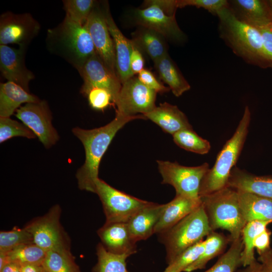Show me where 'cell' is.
I'll return each mask as SVG.
<instances>
[{
	"label": "cell",
	"mask_w": 272,
	"mask_h": 272,
	"mask_svg": "<svg viewBox=\"0 0 272 272\" xmlns=\"http://www.w3.org/2000/svg\"><path fill=\"white\" fill-rule=\"evenodd\" d=\"M138 119H146L143 115L125 117L115 114L111 122L102 127L91 129L73 128V133L82 142L85 152V162L76 175L79 189L95 193L102 158L118 131L127 123Z\"/></svg>",
	"instance_id": "6da1fadb"
},
{
	"label": "cell",
	"mask_w": 272,
	"mask_h": 272,
	"mask_svg": "<svg viewBox=\"0 0 272 272\" xmlns=\"http://www.w3.org/2000/svg\"><path fill=\"white\" fill-rule=\"evenodd\" d=\"M217 15L222 37L237 55L261 67H272L263 48L261 34L256 28L239 20L229 5Z\"/></svg>",
	"instance_id": "7a4b0ae2"
},
{
	"label": "cell",
	"mask_w": 272,
	"mask_h": 272,
	"mask_svg": "<svg viewBox=\"0 0 272 272\" xmlns=\"http://www.w3.org/2000/svg\"><path fill=\"white\" fill-rule=\"evenodd\" d=\"M250 120L251 113L246 106L234 133L219 153L213 167L209 168L203 176L199 188V197L227 187L231 172L246 141Z\"/></svg>",
	"instance_id": "3957f363"
},
{
	"label": "cell",
	"mask_w": 272,
	"mask_h": 272,
	"mask_svg": "<svg viewBox=\"0 0 272 272\" xmlns=\"http://www.w3.org/2000/svg\"><path fill=\"white\" fill-rule=\"evenodd\" d=\"M47 41L51 50L65 58L77 70L96 53L85 26L66 17L57 27L48 31Z\"/></svg>",
	"instance_id": "277c9868"
},
{
	"label": "cell",
	"mask_w": 272,
	"mask_h": 272,
	"mask_svg": "<svg viewBox=\"0 0 272 272\" xmlns=\"http://www.w3.org/2000/svg\"><path fill=\"white\" fill-rule=\"evenodd\" d=\"M199 198L212 231H227L232 241L241 237L247 222L239 206L237 190L227 186Z\"/></svg>",
	"instance_id": "5b68a950"
},
{
	"label": "cell",
	"mask_w": 272,
	"mask_h": 272,
	"mask_svg": "<svg viewBox=\"0 0 272 272\" xmlns=\"http://www.w3.org/2000/svg\"><path fill=\"white\" fill-rule=\"evenodd\" d=\"M212 231L201 205L191 213L168 230L158 235L159 241L165 247L167 264L182 252L203 240Z\"/></svg>",
	"instance_id": "8992f818"
},
{
	"label": "cell",
	"mask_w": 272,
	"mask_h": 272,
	"mask_svg": "<svg viewBox=\"0 0 272 272\" xmlns=\"http://www.w3.org/2000/svg\"><path fill=\"white\" fill-rule=\"evenodd\" d=\"M61 212L59 205H54L24 227L32 234L33 242L47 252L71 251L70 238L60 222Z\"/></svg>",
	"instance_id": "52a82bcc"
},
{
	"label": "cell",
	"mask_w": 272,
	"mask_h": 272,
	"mask_svg": "<svg viewBox=\"0 0 272 272\" xmlns=\"http://www.w3.org/2000/svg\"><path fill=\"white\" fill-rule=\"evenodd\" d=\"M95 193L102 203L107 223H127L135 214L153 202L119 190L99 178L96 183Z\"/></svg>",
	"instance_id": "ba28073f"
},
{
	"label": "cell",
	"mask_w": 272,
	"mask_h": 272,
	"mask_svg": "<svg viewBox=\"0 0 272 272\" xmlns=\"http://www.w3.org/2000/svg\"><path fill=\"white\" fill-rule=\"evenodd\" d=\"M157 163L162 178V184L172 186L175 190V195L199 199L200 183L210 168L207 163L192 167L169 161L159 160Z\"/></svg>",
	"instance_id": "9c48e42d"
},
{
	"label": "cell",
	"mask_w": 272,
	"mask_h": 272,
	"mask_svg": "<svg viewBox=\"0 0 272 272\" xmlns=\"http://www.w3.org/2000/svg\"><path fill=\"white\" fill-rule=\"evenodd\" d=\"M157 94L133 76L122 84L115 104V113L125 117L143 115L156 107Z\"/></svg>",
	"instance_id": "30bf717a"
},
{
	"label": "cell",
	"mask_w": 272,
	"mask_h": 272,
	"mask_svg": "<svg viewBox=\"0 0 272 272\" xmlns=\"http://www.w3.org/2000/svg\"><path fill=\"white\" fill-rule=\"evenodd\" d=\"M16 116L30 129L46 148L58 140L57 131L52 124V116L44 100L26 103L16 111Z\"/></svg>",
	"instance_id": "8fae6325"
},
{
	"label": "cell",
	"mask_w": 272,
	"mask_h": 272,
	"mask_svg": "<svg viewBox=\"0 0 272 272\" xmlns=\"http://www.w3.org/2000/svg\"><path fill=\"white\" fill-rule=\"evenodd\" d=\"M40 26L30 14L7 12L0 17V44L26 48L38 34Z\"/></svg>",
	"instance_id": "7c38bea8"
},
{
	"label": "cell",
	"mask_w": 272,
	"mask_h": 272,
	"mask_svg": "<svg viewBox=\"0 0 272 272\" xmlns=\"http://www.w3.org/2000/svg\"><path fill=\"white\" fill-rule=\"evenodd\" d=\"M145 2L144 8L134 11L136 24L152 29L173 41L180 42L184 39V34L177 23L175 15L168 14L151 0Z\"/></svg>",
	"instance_id": "4fadbf2b"
},
{
	"label": "cell",
	"mask_w": 272,
	"mask_h": 272,
	"mask_svg": "<svg viewBox=\"0 0 272 272\" xmlns=\"http://www.w3.org/2000/svg\"><path fill=\"white\" fill-rule=\"evenodd\" d=\"M84 26L91 35L97 54L117 75L114 42L107 26L103 7L101 8L96 3Z\"/></svg>",
	"instance_id": "5bb4252c"
},
{
	"label": "cell",
	"mask_w": 272,
	"mask_h": 272,
	"mask_svg": "<svg viewBox=\"0 0 272 272\" xmlns=\"http://www.w3.org/2000/svg\"><path fill=\"white\" fill-rule=\"evenodd\" d=\"M78 71L84 81L81 90L82 93L92 87L106 89L113 97L115 107L122 84L117 76L106 66L97 53L90 57Z\"/></svg>",
	"instance_id": "9a60e30c"
},
{
	"label": "cell",
	"mask_w": 272,
	"mask_h": 272,
	"mask_svg": "<svg viewBox=\"0 0 272 272\" xmlns=\"http://www.w3.org/2000/svg\"><path fill=\"white\" fill-rule=\"evenodd\" d=\"M25 49L0 45V70L8 81L15 83L29 92V83L34 78V75L25 65Z\"/></svg>",
	"instance_id": "2e32d148"
},
{
	"label": "cell",
	"mask_w": 272,
	"mask_h": 272,
	"mask_svg": "<svg viewBox=\"0 0 272 272\" xmlns=\"http://www.w3.org/2000/svg\"><path fill=\"white\" fill-rule=\"evenodd\" d=\"M101 243L109 252L118 254H133L137 242L132 238L127 223H107L97 231Z\"/></svg>",
	"instance_id": "e0dca14e"
},
{
	"label": "cell",
	"mask_w": 272,
	"mask_h": 272,
	"mask_svg": "<svg viewBox=\"0 0 272 272\" xmlns=\"http://www.w3.org/2000/svg\"><path fill=\"white\" fill-rule=\"evenodd\" d=\"M103 8L109 31L114 42L116 74L122 84L133 76L130 68L131 40L126 38L117 26L107 3L103 5Z\"/></svg>",
	"instance_id": "ac0fdd59"
},
{
	"label": "cell",
	"mask_w": 272,
	"mask_h": 272,
	"mask_svg": "<svg viewBox=\"0 0 272 272\" xmlns=\"http://www.w3.org/2000/svg\"><path fill=\"white\" fill-rule=\"evenodd\" d=\"M229 5L239 20L255 28L272 23V10L268 1L234 0Z\"/></svg>",
	"instance_id": "d6986e66"
},
{
	"label": "cell",
	"mask_w": 272,
	"mask_h": 272,
	"mask_svg": "<svg viewBox=\"0 0 272 272\" xmlns=\"http://www.w3.org/2000/svg\"><path fill=\"white\" fill-rule=\"evenodd\" d=\"M201 205L199 199L175 195L174 198L165 203L164 210L154 229V234L163 232L191 213Z\"/></svg>",
	"instance_id": "ffe728a7"
},
{
	"label": "cell",
	"mask_w": 272,
	"mask_h": 272,
	"mask_svg": "<svg viewBox=\"0 0 272 272\" xmlns=\"http://www.w3.org/2000/svg\"><path fill=\"white\" fill-rule=\"evenodd\" d=\"M143 115L172 135L182 129L192 128L185 114L177 106L167 102L160 103Z\"/></svg>",
	"instance_id": "44dd1931"
},
{
	"label": "cell",
	"mask_w": 272,
	"mask_h": 272,
	"mask_svg": "<svg viewBox=\"0 0 272 272\" xmlns=\"http://www.w3.org/2000/svg\"><path fill=\"white\" fill-rule=\"evenodd\" d=\"M227 186L272 199V177L270 176L256 175L234 167L231 172Z\"/></svg>",
	"instance_id": "7402d4cb"
},
{
	"label": "cell",
	"mask_w": 272,
	"mask_h": 272,
	"mask_svg": "<svg viewBox=\"0 0 272 272\" xmlns=\"http://www.w3.org/2000/svg\"><path fill=\"white\" fill-rule=\"evenodd\" d=\"M165 204L152 202L135 214L127 223L129 233L133 240H146L154 234V229Z\"/></svg>",
	"instance_id": "603a6c76"
},
{
	"label": "cell",
	"mask_w": 272,
	"mask_h": 272,
	"mask_svg": "<svg viewBox=\"0 0 272 272\" xmlns=\"http://www.w3.org/2000/svg\"><path fill=\"white\" fill-rule=\"evenodd\" d=\"M239 206L246 222L272 223V199L249 192L237 190Z\"/></svg>",
	"instance_id": "cb8c5ba5"
},
{
	"label": "cell",
	"mask_w": 272,
	"mask_h": 272,
	"mask_svg": "<svg viewBox=\"0 0 272 272\" xmlns=\"http://www.w3.org/2000/svg\"><path fill=\"white\" fill-rule=\"evenodd\" d=\"M40 100L19 85L7 81L0 85V117H10L23 103Z\"/></svg>",
	"instance_id": "d4e9b609"
},
{
	"label": "cell",
	"mask_w": 272,
	"mask_h": 272,
	"mask_svg": "<svg viewBox=\"0 0 272 272\" xmlns=\"http://www.w3.org/2000/svg\"><path fill=\"white\" fill-rule=\"evenodd\" d=\"M165 37L158 32L140 26L132 34V41L154 63L168 53Z\"/></svg>",
	"instance_id": "484cf974"
},
{
	"label": "cell",
	"mask_w": 272,
	"mask_h": 272,
	"mask_svg": "<svg viewBox=\"0 0 272 272\" xmlns=\"http://www.w3.org/2000/svg\"><path fill=\"white\" fill-rule=\"evenodd\" d=\"M160 79L168 85L176 97H179L190 89V86L184 78L168 53L154 63Z\"/></svg>",
	"instance_id": "4316f807"
},
{
	"label": "cell",
	"mask_w": 272,
	"mask_h": 272,
	"mask_svg": "<svg viewBox=\"0 0 272 272\" xmlns=\"http://www.w3.org/2000/svg\"><path fill=\"white\" fill-rule=\"evenodd\" d=\"M203 250L192 264L187 267L184 272H192L204 269L211 260L221 254L232 240L230 237L223 234L211 231L206 237Z\"/></svg>",
	"instance_id": "83f0119b"
},
{
	"label": "cell",
	"mask_w": 272,
	"mask_h": 272,
	"mask_svg": "<svg viewBox=\"0 0 272 272\" xmlns=\"http://www.w3.org/2000/svg\"><path fill=\"white\" fill-rule=\"evenodd\" d=\"M97 262L92 272H129L126 267V259L129 254H118L108 251L101 243L96 246Z\"/></svg>",
	"instance_id": "f1b7e54d"
},
{
	"label": "cell",
	"mask_w": 272,
	"mask_h": 272,
	"mask_svg": "<svg viewBox=\"0 0 272 272\" xmlns=\"http://www.w3.org/2000/svg\"><path fill=\"white\" fill-rule=\"evenodd\" d=\"M269 224L268 222L255 221L247 222L244 227L241 234L243 247L241 254V265L244 267L256 260L254 256V239Z\"/></svg>",
	"instance_id": "f546056e"
},
{
	"label": "cell",
	"mask_w": 272,
	"mask_h": 272,
	"mask_svg": "<svg viewBox=\"0 0 272 272\" xmlns=\"http://www.w3.org/2000/svg\"><path fill=\"white\" fill-rule=\"evenodd\" d=\"M243 245L241 237L232 241L229 248L217 262L203 272H236L241 265V254Z\"/></svg>",
	"instance_id": "4dcf8cb0"
},
{
	"label": "cell",
	"mask_w": 272,
	"mask_h": 272,
	"mask_svg": "<svg viewBox=\"0 0 272 272\" xmlns=\"http://www.w3.org/2000/svg\"><path fill=\"white\" fill-rule=\"evenodd\" d=\"M47 251L34 242L21 245L8 253L10 261L20 265L25 264L42 265Z\"/></svg>",
	"instance_id": "1f68e13d"
},
{
	"label": "cell",
	"mask_w": 272,
	"mask_h": 272,
	"mask_svg": "<svg viewBox=\"0 0 272 272\" xmlns=\"http://www.w3.org/2000/svg\"><path fill=\"white\" fill-rule=\"evenodd\" d=\"M42 265L47 272H81L71 251H48Z\"/></svg>",
	"instance_id": "d6a6232c"
},
{
	"label": "cell",
	"mask_w": 272,
	"mask_h": 272,
	"mask_svg": "<svg viewBox=\"0 0 272 272\" xmlns=\"http://www.w3.org/2000/svg\"><path fill=\"white\" fill-rule=\"evenodd\" d=\"M173 141L180 148L200 155L208 153L210 143L199 136L192 129H182L172 135Z\"/></svg>",
	"instance_id": "836d02e7"
},
{
	"label": "cell",
	"mask_w": 272,
	"mask_h": 272,
	"mask_svg": "<svg viewBox=\"0 0 272 272\" xmlns=\"http://www.w3.org/2000/svg\"><path fill=\"white\" fill-rule=\"evenodd\" d=\"M33 242L32 234L24 227H14L10 231L0 232V253L8 254L16 247Z\"/></svg>",
	"instance_id": "e575fe53"
},
{
	"label": "cell",
	"mask_w": 272,
	"mask_h": 272,
	"mask_svg": "<svg viewBox=\"0 0 272 272\" xmlns=\"http://www.w3.org/2000/svg\"><path fill=\"white\" fill-rule=\"evenodd\" d=\"M95 3L93 0L63 1L65 17L76 23L84 25Z\"/></svg>",
	"instance_id": "d590c367"
},
{
	"label": "cell",
	"mask_w": 272,
	"mask_h": 272,
	"mask_svg": "<svg viewBox=\"0 0 272 272\" xmlns=\"http://www.w3.org/2000/svg\"><path fill=\"white\" fill-rule=\"evenodd\" d=\"M205 241L202 240L187 248L179 254L163 272H184L202 253Z\"/></svg>",
	"instance_id": "8d00e7d4"
},
{
	"label": "cell",
	"mask_w": 272,
	"mask_h": 272,
	"mask_svg": "<svg viewBox=\"0 0 272 272\" xmlns=\"http://www.w3.org/2000/svg\"><path fill=\"white\" fill-rule=\"evenodd\" d=\"M15 137L34 139L36 136L24 123L10 117H0V143H2Z\"/></svg>",
	"instance_id": "74e56055"
},
{
	"label": "cell",
	"mask_w": 272,
	"mask_h": 272,
	"mask_svg": "<svg viewBox=\"0 0 272 272\" xmlns=\"http://www.w3.org/2000/svg\"><path fill=\"white\" fill-rule=\"evenodd\" d=\"M82 94L87 96L90 106L95 110L103 111L109 106L114 107L113 97L106 89L92 87Z\"/></svg>",
	"instance_id": "f35d334b"
},
{
	"label": "cell",
	"mask_w": 272,
	"mask_h": 272,
	"mask_svg": "<svg viewBox=\"0 0 272 272\" xmlns=\"http://www.w3.org/2000/svg\"><path fill=\"white\" fill-rule=\"evenodd\" d=\"M177 8L186 6H193L203 8L210 13L216 14L229 6V2L225 0H176Z\"/></svg>",
	"instance_id": "ab89813d"
},
{
	"label": "cell",
	"mask_w": 272,
	"mask_h": 272,
	"mask_svg": "<svg viewBox=\"0 0 272 272\" xmlns=\"http://www.w3.org/2000/svg\"><path fill=\"white\" fill-rule=\"evenodd\" d=\"M137 77L142 84L157 93L163 94L170 91L169 87L165 86L148 70L144 69L138 74Z\"/></svg>",
	"instance_id": "60d3db41"
},
{
	"label": "cell",
	"mask_w": 272,
	"mask_h": 272,
	"mask_svg": "<svg viewBox=\"0 0 272 272\" xmlns=\"http://www.w3.org/2000/svg\"><path fill=\"white\" fill-rule=\"evenodd\" d=\"M131 40L130 68L133 76L139 74L144 69L145 61L142 51L135 43Z\"/></svg>",
	"instance_id": "b9f144b4"
},
{
	"label": "cell",
	"mask_w": 272,
	"mask_h": 272,
	"mask_svg": "<svg viewBox=\"0 0 272 272\" xmlns=\"http://www.w3.org/2000/svg\"><path fill=\"white\" fill-rule=\"evenodd\" d=\"M259 255L258 260L252 263L255 272H272V248Z\"/></svg>",
	"instance_id": "7bdbcfd3"
},
{
	"label": "cell",
	"mask_w": 272,
	"mask_h": 272,
	"mask_svg": "<svg viewBox=\"0 0 272 272\" xmlns=\"http://www.w3.org/2000/svg\"><path fill=\"white\" fill-rule=\"evenodd\" d=\"M256 28L261 34L265 53L272 63V23Z\"/></svg>",
	"instance_id": "ee69618b"
},
{
	"label": "cell",
	"mask_w": 272,
	"mask_h": 272,
	"mask_svg": "<svg viewBox=\"0 0 272 272\" xmlns=\"http://www.w3.org/2000/svg\"><path fill=\"white\" fill-rule=\"evenodd\" d=\"M271 234L270 231L266 228L255 237L253 241V247L258 254L270 248Z\"/></svg>",
	"instance_id": "f6af8a7d"
},
{
	"label": "cell",
	"mask_w": 272,
	"mask_h": 272,
	"mask_svg": "<svg viewBox=\"0 0 272 272\" xmlns=\"http://www.w3.org/2000/svg\"><path fill=\"white\" fill-rule=\"evenodd\" d=\"M21 266V272H47L42 265L25 264Z\"/></svg>",
	"instance_id": "bcb514c9"
},
{
	"label": "cell",
	"mask_w": 272,
	"mask_h": 272,
	"mask_svg": "<svg viewBox=\"0 0 272 272\" xmlns=\"http://www.w3.org/2000/svg\"><path fill=\"white\" fill-rule=\"evenodd\" d=\"M0 272H21V266L14 262H10L5 265Z\"/></svg>",
	"instance_id": "7dc6e473"
},
{
	"label": "cell",
	"mask_w": 272,
	"mask_h": 272,
	"mask_svg": "<svg viewBox=\"0 0 272 272\" xmlns=\"http://www.w3.org/2000/svg\"><path fill=\"white\" fill-rule=\"evenodd\" d=\"M10 262L9 257L7 254L0 253V269Z\"/></svg>",
	"instance_id": "c3c4849f"
},
{
	"label": "cell",
	"mask_w": 272,
	"mask_h": 272,
	"mask_svg": "<svg viewBox=\"0 0 272 272\" xmlns=\"http://www.w3.org/2000/svg\"><path fill=\"white\" fill-rule=\"evenodd\" d=\"M236 272H255L252 264L244 267L241 269L237 270Z\"/></svg>",
	"instance_id": "681fc988"
},
{
	"label": "cell",
	"mask_w": 272,
	"mask_h": 272,
	"mask_svg": "<svg viewBox=\"0 0 272 272\" xmlns=\"http://www.w3.org/2000/svg\"><path fill=\"white\" fill-rule=\"evenodd\" d=\"M268 2L269 3V5L272 10V0H269V1H268Z\"/></svg>",
	"instance_id": "f907efd6"
}]
</instances>
